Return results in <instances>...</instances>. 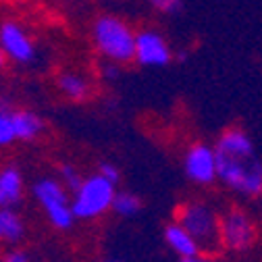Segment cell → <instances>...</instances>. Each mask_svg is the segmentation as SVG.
Here are the masks:
<instances>
[{
    "label": "cell",
    "mask_w": 262,
    "mask_h": 262,
    "mask_svg": "<svg viewBox=\"0 0 262 262\" xmlns=\"http://www.w3.org/2000/svg\"><path fill=\"white\" fill-rule=\"evenodd\" d=\"M179 262H212V260H208V258H202V256H198V258H189V260H179Z\"/></svg>",
    "instance_id": "obj_23"
},
{
    "label": "cell",
    "mask_w": 262,
    "mask_h": 262,
    "mask_svg": "<svg viewBox=\"0 0 262 262\" xmlns=\"http://www.w3.org/2000/svg\"><path fill=\"white\" fill-rule=\"evenodd\" d=\"M92 38L96 48L111 62H127L136 58V34L127 23L113 15L96 19L92 27Z\"/></svg>",
    "instance_id": "obj_1"
},
{
    "label": "cell",
    "mask_w": 262,
    "mask_h": 262,
    "mask_svg": "<svg viewBox=\"0 0 262 262\" xmlns=\"http://www.w3.org/2000/svg\"><path fill=\"white\" fill-rule=\"evenodd\" d=\"M13 125L17 142H31L44 131V121L34 111H13Z\"/></svg>",
    "instance_id": "obj_13"
},
{
    "label": "cell",
    "mask_w": 262,
    "mask_h": 262,
    "mask_svg": "<svg viewBox=\"0 0 262 262\" xmlns=\"http://www.w3.org/2000/svg\"><path fill=\"white\" fill-rule=\"evenodd\" d=\"M0 111H7V108H5V102H3V98H0Z\"/></svg>",
    "instance_id": "obj_25"
},
{
    "label": "cell",
    "mask_w": 262,
    "mask_h": 262,
    "mask_svg": "<svg viewBox=\"0 0 262 262\" xmlns=\"http://www.w3.org/2000/svg\"><path fill=\"white\" fill-rule=\"evenodd\" d=\"M165 242L179 256V260L198 258L202 254V248L198 246V242H195L179 223H171L165 227Z\"/></svg>",
    "instance_id": "obj_12"
},
{
    "label": "cell",
    "mask_w": 262,
    "mask_h": 262,
    "mask_svg": "<svg viewBox=\"0 0 262 262\" xmlns=\"http://www.w3.org/2000/svg\"><path fill=\"white\" fill-rule=\"evenodd\" d=\"M98 175H102L104 179H108L111 183H119V179H121V175H119V169L115 167V165H111V162H102L100 167H98Z\"/></svg>",
    "instance_id": "obj_20"
},
{
    "label": "cell",
    "mask_w": 262,
    "mask_h": 262,
    "mask_svg": "<svg viewBox=\"0 0 262 262\" xmlns=\"http://www.w3.org/2000/svg\"><path fill=\"white\" fill-rule=\"evenodd\" d=\"M221 248L231 252H246L256 242V227L250 214L242 208H231L219 216Z\"/></svg>",
    "instance_id": "obj_6"
},
{
    "label": "cell",
    "mask_w": 262,
    "mask_h": 262,
    "mask_svg": "<svg viewBox=\"0 0 262 262\" xmlns=\"http://www.w3.org/2000/svg\"><path fill=\"white\" fill-rule=\"evenodd\" d=\"M58 90L71 98V100H85L88 94H90V85L88 81L81 77V75H75V73H62L58 77Z\"/></svg>",
    "instance_id": "obj_15"
},
{
    "label": "cell",
    "mask_w": 262,
    "mask_h": 262,
    "mask_svg": "<svg viewBox=\"0 0 262 262\" xmlns=\"http://www.w3.org/2000/svg\"><path fill=\"white\" fill-rule=\"evenodd\" d=\"M106 262H119V260H106Z\"/></svg>",
    "instance_id": "obj_26"
},
{
    "label": "cell",
    "mask_w": 262,
    "mask_h": 262,
    "mask_svg": "<svg viewBox=\"0 0 262 262\" xmlns=\"http://www.w3.org/2000/svg\"><path fill=\"white\" fill-rule=\"evenodd\" d=\"M3 262H29V258H27L25 252H21V250H13V252H9V254L5 256Z\"/></svg>",
    "instance_id": "obj_21"
},
{
    "label": "cell",
    "mask_w": 262,
    "mask_h": 262,
    "mask_svg": "<svg viewBox=\"0 0 262 262\" xmlns=\"http://www.w3.org/2000/svg\"><path fill=\"white\" fill-rule=\"evenodd\" d=\"M23 175L15 165L0 169V208H15L23 200Z\"/></svg>",
    "instance_id": "obj_10"
},
{
    "label": "cell",
    "mask_w": 262,
    "mask_h": 262,
    "mask_svg": "<svg viewBox=\"0 0 262 262\" xmlns=\"http://www.w3.org/2000/svg\"><path fill=\"white\" fill-rule=\"evenodd\" d=\"M0 46H3L7 58L27 64L36 58V46L29 34L15 21H5L0 25Z\"/></svg>",
    "instance_id": "obj_7"
},
{
    "label": "cell",
    "mask_w": 262,
    "mask_h": 262,
    "mask_svg": "<svg viewBox=\"0 0 262 262\" xmlns=\"http://www.w3.org/2000/svg\"><path fill=\"white\" fill-rule=\"evenodd\" d=\"M216 179L242 195L258 198L262 195V160L256 156L229 158L216 154Z\"/></svg>",
    "instance_id": "obj_2"
},
{
    "label": "cell",
    "mask_w": 262,
    "mask_h": 262,
    "mask_svg": "<svg viewBox=\"0 0 262 262\" xmlns=\"http://www.w3.org/2000/svg\"><path fill=\"white\" fill-rule=\"evenodd\" d=\"M13 142H17L13 115H11V111H0V148H7Z\"/></svg>",
    "instance_id": "obj_17"
},
{
    "label": "cell",
    "mask_w": 262,
    "mask_h": 262,
    "mask_svg": "<svg viewBox=\"0 0 262 262\" xmlns=\"http://www.w3.org/2000/svg\"><path fill=\"white\" fill-rule=\"evenodd\" d=\"M185 175L200 185H210L216 181V152L206 144H195L185 154Z\"/></svg>",
    "instance_id": "obj_8"
},
{
    "label": "cell",
    "mask_w": 262,
    "mask_h": 262,
    "mask_svg": "<svg viewBox=\"0 0 262 262\" xmlns=\"http://www.w3.org/2000/svg\"><path fill=\"white\" fill-rule=\"evenodd\" d=\"M150 5L158 13H167V15H175L181 11V0H150Z\"/></svg>",
    "instance_id": "obj_19"
},
{
    "label": "cell",
    "mask_w": 262,
    "mask_h": 262,
    "mask_svg": "<svg viewBox=\"0 0 262 262\" xmlns=\"http://www.w3.org/2000/svg\"><path fill=\"white\" fill-rule=\"evenodd\" d=\"M34 198L42 206L48 223L58 229V231H67L75 223V214L71 208V195L64 189V185L58 179L42 177L34 183Z\"/></svg>",
    "instance_id": "obj_5"
},
{
    "label": "cell",
    "mask_w": 262,
    "mask_h": 262,
    "mask_svg": "<svg viewBox=\"0 0 262 262\" xmlns=\"http://www.w3.org/2000/svg\"><path fill=\"white\" fill-rule=\"evenodd\" d=\"M5 60H7V54H5L3 46H0V69H3V64H5Z\"/></svg>",
    "instance_id": "obj_24"
},
{
    "label": "cell",
    "mask_w": 262,
    "mask_h": 262,
    "mask_svg": "<svg viewBox=\"0 0 262 262\" xmlns=\"http://www.w3.org/2000/svg\"><path fill=\"white\" fill-rule=\"evenodd\" d=\"M117 195V185L104 179L102 175H90L83 179L81 187L73 193L71 208L75 221H94L113 208V200Z\"/></svg>",
    "instance_id": "obj_4"
},
{
    "label": "cell",
    "mask_w": 262,
    "mask_h": 262,
    "mask_svg": "<svg viewBox=\"0 0 262 262\" xmlns=\"http://www.w3.org/2000/svg\"><path fill=\"white\" fill-rule=\"evenodd\" d=\"M185 231L198 242L202 252L212 254L221 248L219 214L204 202H187L177 208V221Z\"/></svg>",
    "instance_id": "obj_3"
},
{
    "label": "cell",
    "mask_w": 262,
    "mask_h": 262,
    "mask_svg": "<svg viewBox=\"0 0 262 262\" xmlns=\"http://www.w3.org/2000/svg\"><path fill=\"white\" fill-rule=\"evenodd\" d=\"M104 77L106 79H117L119 77V67H117V64H113V62L104 64Z\"/></svg>",
    "instance_id": "obj_22"
},
{
    "label": "cell",
    "mask_w": 262,
    "mask_h": 262,
    "mask_svg": "<svg viewBox=\"0 0 262 262\" xmlns=\"http://www.w3.org/2000/svg\"><path fill=\"white\" fill-rule=\"evenodd\" d=\"M83 179L85 177H81L79 169H75L73 165H62L60 167V183L64 185V189H67V191H73L75 193L81 187Z\"/></svg>",
    "instance_id": "obj_18"
},
{
    "label": "cell",
    "mask_w": 262,
    "mask_h": 262,
    "mask_svg": "<svg viewBox=\"0 0 262 262\" xmlns=\"http://www.w3.org/2000/svg\"><path fill=\"white\" fill-rule=\"evenodd\" d=\"M214 152L219 156H229V158H252V156H256L252 140L242 129H227L219 138Z\"/></svg>",
    "instance_id": "obj_11"
},
{
    "label": "cell",
    "mask_w": 262,
    "mask_h": 262,
    "mask_svg": "<svg viewBox=\"0 0 262 262\" xmlns=\"http://www.w3.org/2000/svg\"><path fill=\"white\" fill-rule=\"evenodd\" d=\"M25 235V225L15 208H0V242L17 244Z\"/></svg>",
    "instance_id": "obj_14"
},
{
    "label": "cell",
    "mask_w": 262,
    "mask_h": 262,
    "mask_svg": "<svg viewBox=\"0 0 262 262\" xmlns=\"http://www.w3.org/2000/svg\"><path fill=\"white\" fill-rule=\"evenodd\" d=\"M113 210L119 216L131 219V216H136L142 210V200L131 191H117L115 200H113Z\"/></svg>",
    "instance_id": "obj_16"
},
{
    "label": "cell",
    "mask_w": 262,
    "mask_h": 262,
    "mask_svg": "<svg viewBox=\"0 0 262 262\" xmlns=\"http://www.w3.org/2000/svg\"><path fill=\"white\" fill-rule=\"evenodd\" d=\"M136 60L144 67H165L171 62V48L156 31H140L136 36Z\"/></svg>",
    "instance_id": "obj_9"
}]
</instances>
